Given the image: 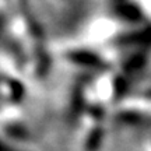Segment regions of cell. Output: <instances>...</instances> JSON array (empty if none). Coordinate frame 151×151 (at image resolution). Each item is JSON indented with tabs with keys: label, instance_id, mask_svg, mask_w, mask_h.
Masks as SVG:
<instances>
[{
	"label": "cell",
	"instance_id": "1",
	"mask_svg": "<svg viewBox=\"0 0 151 151\" xmlns=\"http://www.w3.org/2000/svg\"><path fill=\"white\" fill-rule=\"evenodd\" d=\"M123 22L109 16H99L92 18L84 29V38L90 45H104L109 41L118 42L123 34Z\"/></svg>",
	"mask_w": 151,
	"mask_h": 151
}]
</instances>
